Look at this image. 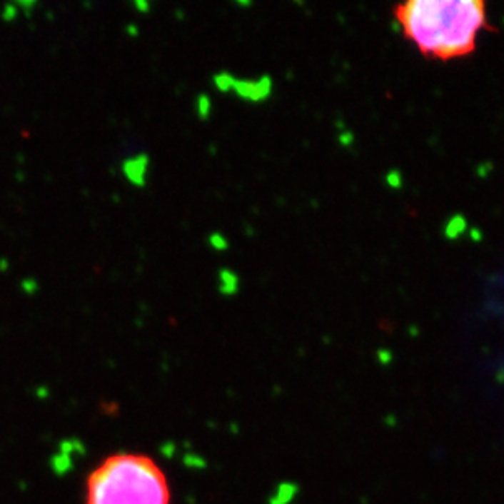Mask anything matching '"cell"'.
<instances>
[{
	"mask_svg": "<svg viewBox=\"0 0 504 504\" xmlns=\"http://www.w3.org/2000/svg\"><path fill=\"white\" fill-rule=\"evenodd\" d=\"M406 39L429 59L452 61L472 54L488 30L482 0H411L393 11Z\"/></svg>",
	"mask_w": 504,
	"mask_h": 504,
	"instance_id": "obj_1",
	"label": "cell"
},
{
	"mask_svg": "<svg viewBox=\"0 0 504 504\" xmlns=\"http://www.w3.org/2000/svg\"><path fill=\"white\" fill-rule=\"evenodd\" d=\"M87 504H170L162 468L144 454H114L87 480Z\"/></svg>",
	"mask_w": 504,
	"mask_h": 504,
	"instance_id": "obj_2",
	"label": "cell"
},
{
	"mask_svg": "<svg viewBox=\"0 0 504 504\" xmlns=\"http://www.w3.org/2000/svg\"><path fill=\"white\" fill-rule=\"evenodd\" d=\"M148 165H151V158H148L147 153H137L134 157L123 160L121 170L124 178L134 186H144L148 173Z\"/></svg>",
	"mask_w": 504,
	"mask_h": 504,
	"instance_id": "obj_3",
	"label": "cell"
},
{
	"mask_svg": "<svg viewBox=\"0 0 504 504\" xmlns=\"http://www.w3.org/2000/svg\"><path fill=\"white\" fill-rule=\"evenodd\" d=\"M233 91L238 96L247 100H261L265 99L269 91V82L266 79L260 82H251V80H236L233 84Z\"/></svg>",
	"mask_w": 504,
	"mask_h": 504,
	"instance_id": "obj_4",
	"label": "cell"
},
{
	"mask_svg": "<svg viewBox=\"0 0 504 504\" xmlns=\"http://www.w3.org/2000/svg\"><path fill=\"white\" fill-rule=\"evenodd\" d=\"M238 288V278L236 273L228 271V269H222L219 273V291L222 294L231 296L236 294V291Z\"/></svg>",
	"mask_w": 504,
	"mask_h": 504,
	"instance_id": "obj_5",
	"label": "cell"
},
{
	"mask_svg": "<svg viewBox=\"0 0 504 504\" xmlns=\"http://www.w3.org/2000/svg\"><path fill=\"white\" fill-rule=\"evenodd\" d=\"M233 84H236V79H233L231 74H227V72H221V74H217V76L214 77V85L221 91L232 90Z\"/></svg>",
	"mask_w": 504,
	"mask_h": 504,
	"instance_id": "obj_6",
	"label": "cell"
},
{
	"mask_svg": "<svg viewBox=\"0 0 504 504\" xmlns=\"http://www.w3.org/2000/svg\"><path fill=\"white\" fill-rule=\"evenodd\" d=\"M209 113H211V99L208 95H201L198 99V114L203 119H206L209 116Z\"/></svg>",
	"mask_w": 504,
	"mask_h": 504,
	"instance_id": "obj_7",
	"label": "cell"
},
{
	"mask_svg": "<svg viewBox=\"0 0 504 504\" xmlns=\"http://www.w3.org/2000/svg\"><path fill=\"white\" fill-rule=\"evenodd\" d=\"M19 15V5L16 4H5L2 9V19L5 21H14Z\"/></svg>",
	"mask_w": 504,
	"mask_h": 504,
	"instance_id": "obj_8",
	"label": "cell"
},
{
	"mask_svg": "<svg viewBox=\"0 0 504 504\" xmlns=\"http://www.w3.org/2000/svg\"><path fill=\"white\" fill-rule=\"evenodd\" d=\"M209 243L213 245V248L216 250H226L227 248V240L221 236V233H213L209 238Z\"/></svg>",
	"mask_w": 504,
	"mask_h": 504,
	"instance_id": "obj_9",
	"label": "cell"
},
{
	"mask_svg": "<svg viewBox=\"0 0 504 504\" xmlns=\"http://www.w3.org/2000/svg\"><path fill=\"white\" fill-rule=\"evenodd\" d=\"M21 291L25 292V294H34V292L38 291V283L31 278L23 279L21 281Z\"/></svg>",
	"mask_w": 504,
	"mask_h": 504,
	"instance_id": "obj_10",
	"label": "cell"
},
{
	"mask_svg": "<svg viewBox=\"0 0 504 504\" xmlns=\"http://www.w3.org/2000/svg\"><path fill=\"white\" fill-rule=\"evenodd\" d=\"M134 7L141 11V14H147L148 10H151V4L146 2V0H136Z\"/></svg>",
	"mask_w": 504,
	"mask_h": 504,
	"instance_id": "obj_11",
	"label": "cell"
},
{
	"mask_svg": "<svg viewBox=\"0 0 504 504\" xmlns=\"http://www.w3.org/2000/svg\"><path fill=\"white\" fill-rule=\"evenodd\" d=\"M10 268V265H9V261L7 260H5V258H2V260H0V271H2V273H5V271H7V269Z\"/></svg>",
	"mask_w": 504,
	"mask_h": 504,
	"instance_id": "obj_12",
	"label": "cell"
},
{
	"mask_svg": "<svg viewBox=\"0 0 504 504\" xmlns=\"http://www.w3.org/2000/svg\"><path fill=\"white\" fill-rule=\"evenodd\" d=\"M128 33H129V34H133V36H136V34L139 33V31H137L136 25H129V26H128Z\"/></svg>",
	"mask_w": 504,
	"mask_h": 504,
	"instance_id": "obj_13",
	"label": "cell"
}]
</instances>
